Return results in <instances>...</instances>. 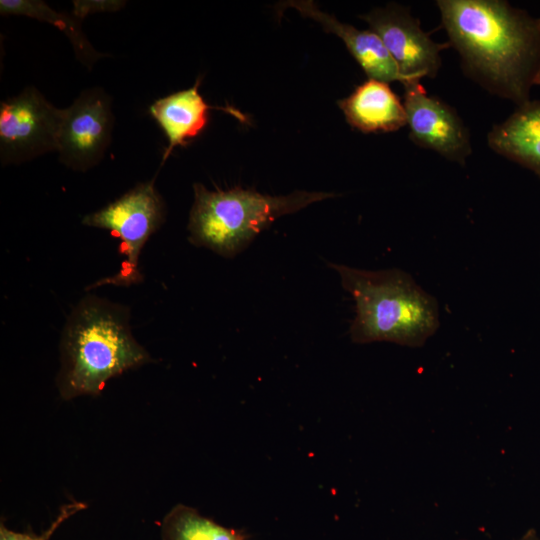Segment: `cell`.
Wrapping results in <instances>:
<instances>
[{"mask_svg": "<svg viewBox=\"0 0 540 540\" xmlns=\"http://www.w3.org/2000/svg\"><path fill=\"white\" fill-rule=\"evenodd\" d=\"M166 207L154 187V180L139 183L127 193L100 210L86 215L82 223L110 231L120 240L124 260L119 271L89 285L91 290L103 285L130 286L142 281L139 270L141 251L165 221Z\"/></svg>", "mask_w": 540, "mask_h": 540, "instance_id": "obj_5", "label": "cell"}, {"mask_svg": "<svg viewBox=\"0 0 540 540\" xmlns=\"http://www.w3.org/2000/svg\"><path fill=\"white\" fill-rule=\"evenodd\" d=\"M355 302L350 338L357 344L391 342L420 347L440 325L439 305L400 269L363 270L328 264Z\"/></svg>", "mask_w": 540, "mask_h": 540, "instance_id": "obj_3", "label": "cell"}, {"mask_svg": "<svg viewBox=\"0 0 540 540\" xmlns=\"http://www.w3.org/2000/svg\"><path fill=\"white\" fill-rule=\"evenodd\" d=\"M200 81L201 77L192 87L160 98L149 108L150 115L157 121L168 140L161 165L175 147L186 146L205 129L210 110H223L242 122L246 120L245 115L235 108L207 104L199 93Z\"/></svg>", "mask_w": 540, "mask_h": 540, "instance_id": "obj_11", "label": "cell"}, {"mask_svg": "<svg viewBox=\"0 0 540 540\" xmlns=\"http://www.w3.org/2000/svg\"><path fill=\"white\" fill-rule=\"evenodd\" d=\"M113 114L111 100L100 88L83 91L66 109L58 133L59 160L75 171H87L109 146Z\"/></svg>", "mask_w": 540, "mask_h": 540, "instance_id": "obj_8", "label": "cell"}, {"mask_svg": "<svg viewBox=\"0 0 540 540\" xmlns=\"http://www.w3.org/2000/svg\"><path fill=\"white\" fill-rule=\"evenodd\" d=\"M74 14L79 19L94 11L116 10L123 2L118 1H77L74 2Z\"/></svg>", "mask_w": 540, "mask_h": 540, "instance_id": "obj_17", "label": "cell"}, {"mask_svg": "<svg viewBox=\"0 0 540 540\" xmlns=\"http://www.w3.org/2000/svg\"><path fill=\"white\" fill-rule=\"evenodd\" d=\"M188 240L225 258H233L281 216L335 197L334 193L297 190L272 196L252 189L208 190L193 185Z\"/></svg>", "mask_w": 540, "mask_h": 540, "instance_id": "obj_4", "label": "cell"}, {"mask_svg": "<svg viewBox=\"0 0 540 540\" xmlns=\"http://www.w3.org/2000/svg\"><path fill=\"white\" fill-rule=\"evenodd\" d=\"M279 7L294 8L302 16L320 23L326 32L337 35L368 78L386 83H404L394 59L378 35L370 29L359 30L350 24L342 23L336 17L321 11L311 0L286 1Z\"/></svg>", "mask_w": 540, "mask_h": 540, "instance_id": "obj_10", "label": "cell"}, {"mask_svg": "<svg viewBox=\"0 0 540 540\" xmlns=\"http://www.w3.org/2000/svg\"><path fill=\"white\" fill-rule=\"evenodd\" d=\"M163 540H248L242 530L226 528L197 510L178 504L164 518Z\"/></svg>", "mask_w": 540, "mask_h": 540, "instance_id": "obj_14", "label": "cell"}, {"mask_svg": "<svg viewBox=\"0 0 540 540\" xmlns=\"http://www.w3.org/2000/svg\"><path fill=\"white\" fill-rule=\"evenodd\" d=\"M347 122L363 133L394 132L407 125L403 102L389 83L370 79L338 101Z\"/></svg>", "mask_w": 540, "mask_h": 540, "instance_id": "obj_12", "label": "cell"}, {"mask_svg": "<svg viewBox=\"0 0 540 540\" xmlns=\"http://www.w3.org/2000/svg\"><path fill=\"white\" fill-rule=\"evenodd\" d=\"M0 13L2 15H26L59 27L69 37L78 59L88 67H91L98 58L106 56L98 53L90 45L81 31L80 19L57 13L41 1L1 0Z\"/></svg>", "mask_w": 540, "mask_h": 540, "instance_id": "obj_15", "label": "cell"}, {"mask_svg": "<svg viewBox=\"0 0 540 540\" xmlns=\"http://www.w3.org/2000/svg\"><path fill=\"white\" fill-rule=\"evenodd\" d=\"M63 109L53 106L34 87L0 105V158L18 164L57 150Z\"/></svg>", "mask_w": 540, "mask_h": 540, "instance_id": "obj_6", "label": "cell"}, {"mask_svg": "<svg viewBox=\"0 0 540 540\" xmlns=\"http://www.w3.org/2000/svg\"><path fill=\"white\" fill-rule=\"evenodd\" d=\"M130 310L87 294L67 318L61 338L63 398L99 395L106 382L151 360L133 337Z\"/></svg>", "mask_w": 540, "mask_h": 540, "instance_id": "obj_2", "label": "cell"}, {"mask_svg": "<svg viewBox=\"0 0 540 540\" xmlns=\"http://www.w3.org/2000/svg\"><path fill=\"white\" fill-rule=\"evenodd\" d=\"M85 508L83 503H70L62 506L60 513L54 519L49 528L41 535L17 533L7 529L3 524L0 528V540H49L55 530L69 517Z\"/></svg>", "mask_w": 540, "mask_h": 540, "instance_id": "obj_16", "label": "cell"}, {"mask_svg": "<svg viewBox=\"0 0 540 540\" xmlns=\"http://www.w3.org/2000/svg\"><path fill=\"white\" fill-rule=\"evenodd\" d=\"M359 18L381 39L398 66L404 83L437 76L442 64L441 52L450 44L432 40L409 8L389 3L359 15Z\"/></svg>", "mask_w": 540, "mask_h": 540, "instance_id": "obj_7", "label": "cell"}, {"mask_svg": "<svg viewBox=\"0 0 540 540\" xmlns=\"http://www.w3.org/2000/svg\"><path fill=\"white\" fill-rule=\"evenodd\" d=\"M442 26L464 73L516 106L540 85V18L503 0H439Z\"/></svg>", "mask_w": 540, "mask_h": 540, "instance_id": "obj_1", "label": "cell"}, {"mask_svg": "<svg viewBox=\"0 0 540 540\" xmlns=\"http://www.w3.org/2000/svg\"><path fill=\"white\" fill-rule=\"evenodd\" d=\"M403 86L409 138L422 148L464 165L472 153L470 133L456 110L430 96L421 80H409Z\"/></svg>", "mask_w": 540, "mask_h": 540, "instance_id": "obj_9", "label": "cell"}, {"mask_svg": "<svg viewBox=\"0 0 540 540\" xmlns=\"http://www.w3.org/2000/svg\"><path fill=\"white\" fill-rule=\"evenodd\" d=\"M518 540H540V537L537 535L536 531L531 529L527 531L520 539Z\"/></svg>", "mask_w": 540, "mask_h": 540, "instance_id": "obj_18", "label": "cell"}, {"mask_svg": "<svg viewBox=\"0 0 540 540\" xmlns=\"http://www.w3.org/2000/svg\"><path fill=\"white\" fill-rule=\"evenodd\" d=\"M491 150L540 178V100L518 105L503 122L487 134Z\"/></svg>", "mask_w": 540, "mask_h": 540, "instance_id": "obj_13", "label": "cell"}]
</instances>
